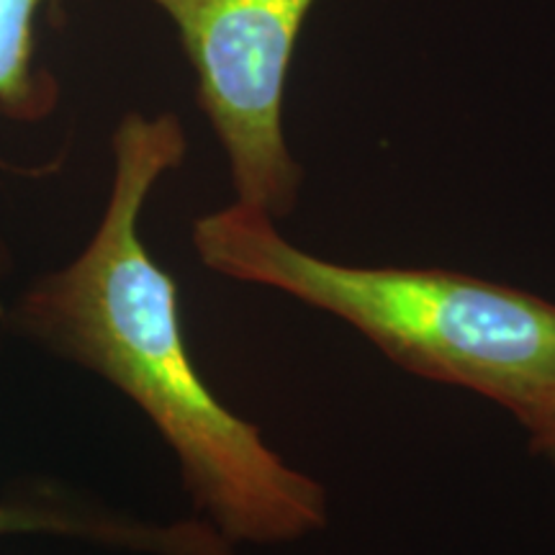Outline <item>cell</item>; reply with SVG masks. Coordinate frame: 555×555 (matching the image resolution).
Segmentation results:
<instances>
[{
    "mask_svg": "<svg viewBox=\"0 0 555 555\" xmlns=\"http://www.w3.org/2000/svg\"><path fill=\"white\" fill-rule=\"evenodd\" d=\"M111 152L114 176L93 237L0 309L3 322L134 401L176 453L201 519L232 545L291 543L322 530V486L291 468L201 378L180 327L176 281L139 232L155 185L189 155L183 124L170 111H129Z\"/></svg>",
    "mask_w": 555,
    "mask_h": 555,
    "instance_id": "obj_1",
    "label": "cell"
},
{
    "mask_svg": "<svg viewBox=\"0 0 555 555\" xmlns=\"http://www.w3.org/2000/svg\"><path fill=\"white\" fill-rule=\"evenodd\" d=\"M191 237L214 273L345 319L393 363L496 401L530 433L555 414V304L545 298L455 270L317 258L240 201L198 217Z\"/></svg>",
    "mask_w": 555,
    "mask_h": 555,
    "instance_id": "obj_2",
    "label": "cell"
},
{
    "mask_svg": "<svg viewBox=\"0 0 555 555\" xmlns=\"http://www.w3.org/2000/svg\"><path fill=\"white\" fill-rule=\"evenodd\" d=\"M170 21L198 108L224 150L240 204L275 221L296 211L304 168L283 106L304 26L319 0H137Z\"/></svg>",
    "mask_w": 555,
    "mask_h": 555,
    "instance_id": "obj_3",
    "label": "cell"
},
{
    "mask_svg": "<svg viewBox=\"0 0 555 555\" xmlns=\"http://www.w3.org/2000/svg\"><path fill=\"white\" fill-rule=\"evenodd\" d=\"M0 535H57L147 555H237L204 519L147 522L52 486L0 502Z\"/></svg>",
    "mask_w": 555,
    "mask_h": 555,
    "instance_id": "obj_4",
    "label": "cell"
},
{
    "mask_svg": "<svg viewBox=\"0 0 555 555\" xmlns=\"http://www.w3.org/2000/svg\"><path fill=\"white\" fill-rule=\"evenodd\" d=\"M60 0H0V114L37 124L57 108L60 86L39 65V21Z\"/></svg>",
    "mask_w": 555,
    "mask_h": 555,
    "instance_id": "obj_5",
    "label": "cell"
},
{
    "mask_svg": "<svg viewBox=\"0 0 555 555\" xmlns=\"http://www.w3.org/2000/svg\"><path fill=\"white\" fill-rule=\"evenodd\" d=\"M530 440H532V450H535V453L555 461V414L547 416V420L535 429V433H530Z\"/></svg>",
    "mask_w": 555,
    "mask_h": 555,
    "instance_id": "obj_6",
    "label": "cell"
},
{
    "mask_svg": "<svg viewBox=\"0 0 555 555\" xmlns=\"http://www.w3.org/2000/svg\"><path fill=\"white\" fill-rule=\"evenodd\" d=\"M3 275H5V249L0 245V281H3Z\"/></svg>",
    "mask_w": 555,
    "mask_h": 555,
    "instance_id": "obj_7",
    "label": "cell"
}]
</instances>
